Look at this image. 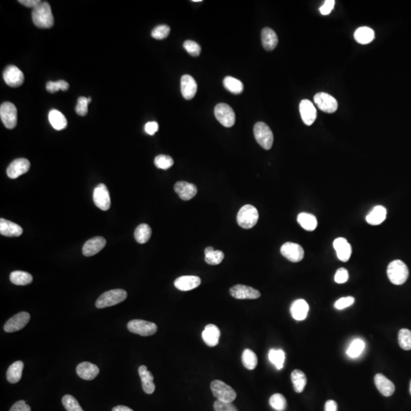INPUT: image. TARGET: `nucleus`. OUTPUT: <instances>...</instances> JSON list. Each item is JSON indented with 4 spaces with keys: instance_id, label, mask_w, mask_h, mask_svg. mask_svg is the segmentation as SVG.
I'll list each match as a JSON object with an SVG mask.
<instances>
[{
    "instance_id": "38",
    "label": "nucleus",
    "mask_w": 411,
    "mask_h": 411,
    "mask_svg": "<svg viewBox=\"0 0 411 411\" xmlns=\"http://www.w3.org/2000/svg\"><path fill=\"white\" fill-rule=\"evenodd\" d=\"M223 85L225 89L234 95H239L244 91L242 82L232 76H226L223 80Z\"/></svg>"
},
{
    "instance_id": "24",
    "label": "nucleus",
    "mask_w": 411,
    "mask_h": 411,
    "mask_svg": "<svg viewBox=\"0 0 411 411\" xmlns=\"http://www.w3.org/2000/svg\"><path fill=\"white\" fill-rule=\"evenodd\" d=\"M309 310V304L304 299H297L294 301L290 307V313L296 321H303L306 319Z\"/></svg>"
},
{
    "instance_id": "16",
    "label": "nucleus",
    "mask_w": 411,
    "mask_h": 411,
    "mask_svg": "<svg viewBox=\"0 0 411 411\" xmlns=\"http://www.w3.org/2000/svg\"><path fill=\"white\" fill-rule=\"evenodd\" d=\"M30 166L31 164L27 159L23 158L16 159L7 169V175L12 179H16L29 171Z\"/></svg>"
},
{
    "instance_id": "4",
    "label": "nucleus",
    "mask_w": 411,
    "mask_h": 411,
    "mask_svg": "<svg viewBox=\"0 0 411 411\" xmlns=\"http://www.w3.org/2000/svg\"><path fill=\"white\" fill-rule=\"evenodd\" d=\"M210 388L214 397L222 402L232 403L237 397L236 391L222 381H213L210 384Z\"/></svg>"
},
{
    "instance_id": "27",
    "label": "nucleus",
    "mask_w": 411,
    "mask_h": 411,
    "mask_svg": "<svg viewBox=\"0 0 411 411\" xmlns=\"http://www.w3.org/2000/svg\"><path fill=\"white\" fill-rule=\"evenodd\" d=\"M0 233L7 237H19L23 233V228L18 224L4 218L0 219Z\"/></svg>"
},
{
    "instance_id": "36",
    "label": "nucleus",
    "mask_w": 411,
    "mask_h": 411,
    "mask_svg": "<svg viewBox=\"0 0 411 411\" xmlns=\"http://www.w3.org/2000/svg\"><path fill=\"white\" fill-rule=\"evenodd\" d=\"M205 261L210 265H218L223 261L224 253L214 249L213 247H207L204 251Z\"/></svg>"
},
{
    "instance_id": "40",
    "label": "nucleus",
    "mask_w": 411,
    "mask_h": 411,
    "mask_svg": "<svg viewBox=\"0 0 411 411\" xmlns=\"http://www.w3.org/2000/svg\"><path fill=\"white\" fill-rule=\"evenodd\" d=\"M242 361L247 369L254 370L258 365V357L252 350L250 349H245L243 351L242 356Z\"/></svg>"
},
{
    "instance_id": "34",
    "label": "nucleus",
    "mask_w": 411,
    "mask_h": 411,
    "mask_svg": "<svg viewBox=\"0 0 411 411\" xmlns=\"http://www.w3.org/2000/svg\"><path fill=\"white\" fill-rule=\"evenodd\" d=\"M354 38L358 43L361 45H367L373 41L375 38V32L370 27H359L354 33Z\"/></svg>"
},
{
    "instance_id": "3",
    "label": "nucleus",
    "mask_w": 411,
    "mask_h": 411,
    "mask_svg": "<svg viewBox=\"0 0 411 411\" xmlns=\"http://www.w3.org/2000/svg\"><path fill=\"white\" fill-rule=\"evenodd\" d=\"M259 218L258 210L252 205H244L238 213L237 222L243 229H249L254 227Z\"/></svg>"
},
{
    "instance_id": "33",
    "label": "nucleus",
    "mask_w": 411,
    "mask_h": 411,
    "mask_svg": "<svg viewBox=\"0 0 411 411\" xmlns=\"http://www.w3.org/2000/svg\"><path fill=\"white\" fill-rule=\"evenodd\" d=\"M297 221L305 230L313 232L317 228V221L313 214L301 213L297 217Z\"/></svg>"
},
{
    "instance_id": "39",
    "label": "nucleus",
    "mask_w": 411,
    "mask_h": 411,
    "mask_svg": "<svg viewBox=\"0 0 411 411\" xmlns=\"http://www.w3.org/2000/svg\"><path fill=\"white\" fill-rule=\"evenodd\" d=\"M152 235V229L147 224H141L136 229L134 237L140 244H145L149 240Z\"/></svg>"
},
{
    "instance_id": "59",
    "label": "nucleus",
    "mask_w": 411,
    "mask_h": 411,
    "mask_svg": "<svg viewBox=\"0 0 411 411\" xmlns=\"http://www.w3.org/2000/svg\"><path fill=\"white\" fill-rule=\"evenodd\" d=\"M112 411H133L131 408H128V407L126 406H122V405H119V406L115 407V408H113Z\"/></svg>"
},
{
    "instance_id": "57",
    "label": "nucleus",
    "mask_w": 411,
    "mask_h": 411,
    "mask_svg": "<svg viewBox=\"0 0 411 411\" xmlns=\"http://www.w3.org/2000/svg\"><path fill=\"white\" fill-rule=\"evenodd\" d=\"M19 2L22 5H25L26 7L34 9L35 7L38 6L41 3V1H40V0H19Z\"/></svg>"
},
{
    "instance_id": "18",
    "label": "nucleus",
    "mask_w": 411,
    "mask_h": 411,
    "mask_svg": "<svg viewBox=\"0 0 411 411\" xmlns=\"http://www.w3.org/2000/svg\"><path fill=\"white\" fill-rule=\"evenodd\" d=\"M174 191L181 200H190L196 196L197 188L196 185L187 181H178L174 184Z\"/></svg>"
},
{
    "instance_id": "41",
    "label": "nucleus",
    "mask_w": 411,
    "mask_h": 411,
    "mask_svg": "<svg viewBox=\"0 0 411 411\" xmlns=\"http://www.w3.org/2000/svg\"><path fill=\"white\" fill-rule=\"evenodd\" d=\"M365 342L363 339H359V338L353 339L346 350V354L350 358H357L362 354L363 352L365 350Z\"/></svg>"
},
{
    "instance_id": "12",
    "label": "nucleus",
    "mask_w": 411,
    "mask_h": 411,
    "mask_svg": "<svg viewBox=\"0 0 411 411\" xmlns=\"http://www.w3.org/2000/svg\"><path fill=\"white\" fill-rule=\"evenodd\" d=\"M280 252L283 257L293 263H297L304 258L305 252L302 246L292 242H287L282 245Z\"/></svg>"
},
{
    "instance_id": "21",
    "label": "nucleus",
    "mask_w": 411,
    "mask_h": 411,
    "mask_svg": "<svg viewBox=\"0 0 411 411\" xmlns=\"http://www.w3.org/2000/svg\"><path fill=\"white\" fill-rule=\"evenodd\" d=\"M334 247L336 251L337 256L338 259L346 262L350 258L352 254L351 245L349 244L348 242L344 238H338L334 242Z\"/></svg>"
},
{
    "instance_id": "26",
    "label": "nucleus",
    "mask_w": 411,
    "mask_h": 411,
    "mask_svg": "<svg viewBox=\"0 0 411 411\" xmlns=\"http://www.w3.org/2000/svg\"><path fill=\"white\" fill-rule=\"evenodd\" d=\"M76 372L84 380H93L99 374V368L91 363L83 362L78 365Z\"/></svg>"
},
{
    "instance_id": "29",
    "label": "nucleus",
    "mask_w": 411,
    "mask_h": 411,
    "mask_svg": "<svg viewBox=\"0 0 411 411\" xmlns=\"http://www.w3.org/2000/svg\"><path fill=\"white\" fill-rule=\"evenodd\" d=\"M261 41L264 48L268 51L273 50L278 45V38L276 32L270 27H265L261 31Z\"/></svg>"
},
{
    "instance_id": "50",
    "label": "nucleus",
    "mask_w": 411,
    "mask_h": 411,
    "mask_svg": "<svg viewBox=\"0 0 411 411\" xmlns=\"http://www.w3.org/2000/svg\"><path fill=\"white\" fill-rule=\"evenodd\" d=\"M183 46H184V48L185 49V50H186L189 54H191V56H198L200 54V52H201V48H200V45L193 41H190V40H188V41L184 42Z\"/></svg>"
},
{
    "instance_id": "46",
    "label": "nucleus",
    "mask_w": 411,
    "mask_h": 411,
    "mask_svg": "<svg viewBox=\"0 0 411 411\" xmlns=\"http://www.w3.org/2000/svg\"><path fill=\"white\" fill-rule=\"evenodd\" d=\"M155 165L158 169L167 170L174 165V160L169 155H159L155 158Z\"/></svg>"
},
{
    "instance_id": "35",
    "label": "nucleus",
    "mask_w": 411,
    "mask_h": 411,
    "mask_svg": "<svg viewBox=\"0 0 411 411\" xmlns=\"http://www.w3.org/2000/svg\"><path fill=\"white\" fill-rule=\"evenodd\" d=\"M291 380L295 392H302L307 383L306 374L299 369H295L291 374Z\"/></svg>"
},
{
    "instance_id": "5",
    "label": "nucleus",
    "mask_w": 411,
    "mask_h": 411,
    "mask_svg": "<svg viewBox=\"0 0 411 411\" xmlns=\"http://www.w3.org/2000/svg\"><path fill=\"white\" fill-rule=\"evenodd\" d=\"M127 297V293L123 290H112L105 292L99 297L96 301V306L97 309H104L110 306H116L123 302Z\"/></svg>"
},
{
    "instance_id": "17",
    "label": "nucleus",
    "mask_w": 411,
    "mask_h": 411,
    "mask_svg": "<svg viewBox=\"0 0 411 411\" xmlns=\"http://www.w3.org/2000/svg\"><path fill=\"white\" fill-rule=\"evenodd\" d=\"M299 111H300L302 121L307 126H311L315 121L316 118H317V111L312 101L307 99L302 100L299 104Z\"/></svg>"
},
{
    "instance_id": "52",
    "label": "nucleus",
    "mask_w": 411,
    "mask_h": 411,
    "mask_svg": "<svg viewBox=\"0 0 411 411\" xmlns=\"http://www.w3.org/2000/svg\"><path fill=\"white\" fill-rule=\"evenodd\" d=\"M215 411H239L232 403L222 402V401H215L214 405Z\"/></svg>"
},
{
    "instance_id": "9",
    "label": "nucleus",
    "mask_w": 411,
    "mask_h": 411,
    "mask_svg": "<svg viewBox=\"0 0 411 411\" xmlns=\"http://www.w3.org/2000/svg\"><path fill=\"white\" fill-rule=\"evenodd\" d=\"M0 118L6 128H15L17 125V108L15 104L2 103L0 107Z\"/></svg>"
},
{
    "instance_id": "32",
    "label": "nucleus",
    "mask_w": 411,
    "mask_h": 411,
    "mask_svg": "<svg viewBox=\"0 0 411 411\" xmlns=\"http://www.w3.org/2000/svg\"><path fill=\"white\" fill-rule=\"evenodd\" d=\"M23 367L24 363L22 361H16L12 364L7 371V380L12 384L18 383L23 376Z\"/></svg>"
},
{
    "instance_id": "28",
    "label": "nucleus",
    "mask_w": 411,
    "mask_h": 411,
    "mask_svg": "<svg viewBox=\"0 0 411 411\" xmlns=\"http://www.w3.org/2000/svg\"><path fill=\"white\" fill-rule=\"evenodd\" d=\"M139 374L142 381V386L145 393L152 394L155 391V386L154 384V377L152 374L147 369L145 365H141L139 368Z\"/></svg>"
},
{
    "instance_id": "47",
    "label": "nucleus",
    "mask_w": 411,
    "mask_h": 411,
    "mask_svg": "<svg viewBox=\"0 0 411 411\" xmlns=\"http://www.w3.org/2000/svg\"><path fill=\"white\" fill-rule=\"evenodd\" d=\"M70 87L68 82L66 81L59 80L57 82H48L47 83L46 89L49 93H55L60 90L67 91Z\"/></svg>"
},
{
    "instance_id": "14",
    "label": "nucleus",
    "mask_w": 411,
    "mask_h": 411,
    "mask_svg": "<svg viewBox=\"0 0 411 411\" xmlns=\"http://www.w3.org/2000/svg\"><path fill=\"white\" fill-rule=\"evenodd\" d=\"M29 313L26 312H22L18 313L16 315L11 317L9 321L5 323L4 326V330L8 333L16 332L20 331L27 325V323L30 321Z\"/></svg>"
},
{
    "instance_id": "7",
    "label": "nucleus",
    "mask_w": 411,
    "mask_h": 411,
    "mask_svg": "<svg viewBox=\"0 0 411 411\" xmlns=\"http://www.w3.org/2000/svg\"><path fill=\"white\" fill-rule=\"evenodd\" d=\"M129 331L140 336L148 337L157 332L158 327L155 323L144 320H132L127 324Z\"/></svg>"
},
{
    "instance_id": "42",
    "label": "nucleus",
    "mask_w": 411,
    "mask_h": 411,
    "mask_svg": "<svg viewBox=\"0 0 411 411\" xmlns=\"http://www.w3.org/2000/svg\"><path fill=\"white\" fill-rule=\"evenodd\" d=\"M268 357L270 362L276 366V368L280 370L283 368L284 362H285V353L282 350H275L271 349L268 353Z\"/></svg>"
},
{
    "instance_id": "6",
    "label": "nucleus",
    "mask_w": 411,
    "mask_h": 411,
    "mask_svg": "<svg viewBox=\"0 0 411 411\" xmlns=\"http://www.w3.org/2000/svg\"><path fill=\"white\" fill-rule=\"evenodd\" d=\"M254 134L258 144L266 150L271 148L273 134L270 127L264 122H258L254 126Z\"/></svg>"
},
{
    "instance_id": "22",
    "label": "nucleus",
    "mask_w": 411,
    "mask_h": 411,
    "mask_svg": "<svg viewBox=\"0 0 411 411\" xmlns=\"http://www.w3.org/2000/svg\"><path fill=\"white\" fill-rule=\"evenodd\" d=\"M200 283L201 280L199 276H182L176 279L174 287L181 291H190L197 288Z\"/></svg>"
},
{
    "instance_id": "54",
    "label": "nucleus",
    "mask_w": 411,
    "mask_h": 411,
    "mask_svg": "<svg viewBox=\"0 0 411 411\" xmlns=\"http://www.w3.org/2000/svg\"><path fill=\"white\" fill-rule=\"evenodd\" d=\"M335 0H326L324 5L320 8V12L322 14L323 16H327L328 14L331 13V11L335 7Z\"/></svg>"
},
{
    "instance_id": "55",
    "label": "nucleus",
    "mask_w": 411,
    "mask_h": 411,
    "mask_svg": "<svg viewBox=\"0 0 411 411\" xmlns=\"http://www.w3.org/2000/svg\"><path fill=\"white\" fill-rule=\"evenodd\" d=\"M9 411H31V408L25 401H19L14 404Z\"/></svg>"
},
{
    "instance_id": "2",
    "label": "nucleus",
    "mask_w": 411,
    "mask_h": 411,
    "mask_svg": "<svg viewBox=\"0 0 411 411\" xmlns=\"http://www.w3.org/2000/svg\"><path fill=\"white\" fill-rule=\"evenodd\" d=\"M387 274L390 281L394 285H402L408 280L409 270L403 261L395 260L389 264Z\"/></svg>"
},
{
    "instance_id": "11",
    "label": "nucleus",
    "mask_w": 411,
    "mask_h": 411,
    "mask_svg": "<svg viewBox=\"0 0 411 411\" xmlns=\"http://www.w3.org/2000/svg\"><path fill=\"white\" fill-rule=\"evenodd\" d=\"M93 200L96 207L103 211H107L111 207V197L109 191L104 184H100L95 188Z\"/></svg>"
},
{
    "instance_id": "45",
    "label": "nucleus",
    "mask_w": 411,
    "mask_h": 411,
    "mask_svg": "<svg viewBox=\"0 0 411 411\" xmlns=\"http://www.w3.org/2000/svg\"><path fill=\"white\" fill-rule=\"evenodd\" d=\"M63 406L67 411H84L73 396L67 394L62 398Z\"/></svg>"
},
{
    "instance_id": "30",
    "label": "nucleus",
    "mask_w": 411,
    "mask_h": 411,
    "mask_svg": "<svg viewBox=\"0 0 411 411\" xmlns=\"http://www.w3.org/2000/svg\"><path fill=\"white\" fill-rule=\"evenodd\" d=\"M387 211L382 206H376L366 217V222L372 225H380L386 220Z\"/></svg>"
},
{
    "instance_id": "10",
    "label": "nucleus",
    "mask_w": 411,
    "mask_h": 411,
    "mask_svg": "<svg viewBox=\"0 0 411 411\" xmlns=\"http://www.w3.org/2000/svg\"><path fill=\"white\" fill-rule=\"evenodd\" d=\"M314 101L317 108L324 112L332 114L338 110V104L336 99L325 92H319L316 94Z\"/></svg>"
},
{
    "instance_id": "53",
    "label": "nucleus",
    "mask_w": 411,
    "mask_h": 411,
    "mask_svg": "<svg viewBox=\"0 0 411 411\" xmlns=\"http://www.w3.org/2000/svg\"><path fill=\"white\" fill-rule=\"evenodd\" d=\"M349 279L348 271L345 268H339L335 276V281L339 284L345 283Z\"/></svg>"
},
{
    "instance_id": "61",
    "label": "nucleus",
    "mask_w": 411,
    "mask_h": 411,
    "mask_svg": "<svg viewBox=\"0 0 411 411\" xmlns=\"http://www.w3.org/2000/svg\"><path fill=\"white\" fill-rule=\"evenodd\" d=\"M410 393L411 394V384H410Z\"/></svg>"
},
{
    "instance_id": "43",
    "label": "nucleus",
    "mask_w": 411,
    "mask_h": 411,
    "mask_svg": "<svg viewBox=\"0 0 411 411\" xmlns=\"http://www.w3.org/2000/svg\"><path fill=\"white\" fill-rule=\"evenodd\" d=\"M398 343L403 350H411V331L410 330L404 328L399 331Z\"/></svg>"
},
{
    "instance_id": "20",
    "label": "nucleus",
    "mask_w": 411,
    "mask_h": 411,
    "mask_svg": "<svg viewBox=\"0 0 411 411\" xmlns=\"http://www.w3.org/2000/svg\"><path fill=\"white\" fill-rule=\"evenodd\" d=\"M106 245V240L101 236L89 239L82 247V253L86 257H92L101 251Z\"/></svg>"
},
{
    "instance_id": "31",
    "label": "nucleus",
    "mask_w": 411,
    "mask_h": 411,
    "mask_svg": "<svg viewBox=\"0 0 411 411\" xmlns=\"http://www.w3.org/2000/svg\"><path fill=\"white\" fill-rule=\"evenodd\" d=\"M48 119L51 126L56 130H64L67 126V121L65 116L57 110L53 109L49 111Z\"/></svg>"
},
{
    "instance_id": "60",
    "label": "nucleus",
    "mask_w": 411,
    "mask_h": 411,
    "mask_svg": "<svg viewBox=\"0 0 411 411\" xmlns=\"http://www.w3.org/2000/svg\"><path fill=\"white\" fill-rule=\"evenodd\" d=\"M193 2H202V0H193Z\"/></svg>"
},
{
    "instance_id": "56",
    "label": "nucleus",
    "mask_w": 411,
    "mask_h": 411,
    "mask_svg": "<svg viewBox=\"0 0 411 411\" xmlns=\"http://www.w3.org/2000/svg\"><path fill=\"white\" fill-rule=\"evenodd\" d=\"M158 130H159V124L157 122L151 121L145 123V133H148V135H154Z\"/></svg>"
},
{
    "instance_id": "49",
    "label": "nucleus",
    "mask_w": 411,
    "mask_h": 411,
    "mask_svg": "<svg viewBox=\"0 0 411 411\" xmlns=\"http://www.w3.org/2000/svg\"><path fill=\"white\" fill-rule=\"evenodd\" d=\"M170 27L166 25V24H161V25L156 26V27L152 30V37L156 40H163L167 38L170 33Z\"/></svg>"
},
{
    "instance_id": "58",
    "label": "nucleus",
    "mask_w": 411,
    "mask_h": 411,
    "mask_svg": "<svg viewBox=\"0 0 411 411\" xmlns=\"http://www.w3.org/2000/svg\"><path fill=\"white\" fill-rule=\"evenodd\" d=\"M324 411H338V404L336 401L329 400L325 403Z\"/></svg>"
},
{
    "instance_id": "13",
    "label": "nucleus",
    "mask_w": 411,
    "mask_h": 411,
    "mask_svg": "<svg viewBox=\"0 0 411 411\" xmlns=\"http://www.w3.org/2000/svg\"><path fill=\"white\" fill-rule=\"evenodd\" d=\"M3 79L8 86L17 88L23 85L24 76L22 70L14 65H9L5 69L3 72Z\"/></svg>"
},
{
    "instance_id": "8",
    "label": "nucleus",
    "mask_w": 411,
    "mask_h": 411,
    "mask_svg": "<svg viewBox=\"0 0 411 411\" xmlns=\"http://www.w3.org/2000/svg\"><path fill=\"white\" fill-rule=\"evenodd\" d=\"M216 118L222 126L232 127L236 123V114L230 106L225 103L217 104L214 109Z\"/></svg>"
},
{
    "instance_id": "44",
    "label": "nucleus",
    "mask_w": 411,
    "mask_h": 411,
    "mask_svg": "<svg viewBox=\"0 0 411 411\" xmlns=\"http://www.w3.org/2000/svg\"><path fill=\"white\" fill-rule=\"evenodd\" d=\"M270 406L276 411H284L287 408V400L281 394H275L270 397Z\"/></svg>"
},
{
    "instance_id": "48",
    "label": "nucleus",
    "mask_w": 411,
    "mask_h": 411,
    "mask_svg": "<svg viewBox=\"0 0 411 411\" xmlns=\"http://www.w3.org/2000/svg\"><path fill=\"white\" fill-rule=\"evenodd\" d=\"M92 101L91 97H80L78 99L76 106H75V112L79 116H86L88 113V105Z\"/></svg>"
},
{
    "instance_id": "37",
    "label": "nucleus",
    "mask_w": 411,
    "mask_h": 411,
    "mask_svg": "<svg viewBox=\"0 0 411 411\" xmlns=\"http://www.w3.org/2000/svg\"><path fill=\"white\" fill-rule=\"evenodd\" d=\"M10 281L17 286H26L32 283L33 277L27 272L16 270L11 273Z\"/></svg>"
},
{
    "instance_id": "1",
    "label": "nucleus",
    "mask_w": 411,
    "mask_h": 411,
    "mask_svg": "<svg viewBox=\"0 0 411 411\" xmlns=\"http://www.w3.org/2000/svg\"><path fill=\"white\" fill-rule=\"evenodd\" d=\"M32 20L40 28H50L54 23L51 8L48 2H41L32 10Z\"/></svg>"
},
{
    "instance_id": "15",
    "label": "nucleus",
    "mask_w": 411,
    "mask_h": 411,
    "mask_svg": "<svg viewBox=\"0 0 411 411\" xmlns=\"http://www.w3.org/2000/svg\"><path fill=\"white\" fill-rule=\"evenodd\" d=\"M231 295L236 299H257L261 297L258 290L245 285L234 286L229 290Z\"/></svg>"
},
{
    "instance_id": "51",
    "label": "nucleus",
    "mask_w": 411,
    "mask_h": 411,
    "mask_svg": "<svg viewBox=\"0 0 411 411\" xmlns=\"http://www.w3.org/2000/svg\"><path fill=\"white\" fill-rule=\"evenodd\" d=\"M355 302V299L352 296L343 297L338 299L335 303V308L338 310H343L346 308L350 307Z\"/></svg>"
},
{
    "instance_id": "19",
    "label": "nucleus",
    "mask_w": 411,
    "mask_h": 411,
    "mask_svg": "<svg viewBox=\"0 0 411 411\" xmlns=\"http://www.w3.org/2000/svg\"><path fill=\"white\" fill-rule=\"evenodd\" d=\"M181 91L183 97L186 100H191L196 96L197 84L193 77L184 75L181 79Z\"/></svg>"
},
{
    "instance_id": "25",
    "label": "nucleus",
    "mask_w": 411,
    "mask_h": 411,
    "mask_svg": "<svg viewBox=\"0 0 411 411\" xmlns=\"http://www.w3.org/2000/svg\"><path fill=\"white\" fill-rule=\"evenodd\" d=\"M375 384L379 392L386 397H390L395 391V386L391 381L382 374H377L375 376Z\"/></svg>"
},
{
    "instance_id": "23",
    "label": "nucleus",
    "mask_w": 411,
    "mask_h": 411,
    "mask_svg": "<svg viewBox=\"0 0 411 411\" xmlns=\"http://www.w3.org/2000/svg\"><path fill=\"white\" fill-rule=\"evenodd\" d=\"M219 337H220V331L215 324H210L206 326L202 333L203 341L207 346H211V347L218 345Z\"/></svg>"
}]
</instances>
